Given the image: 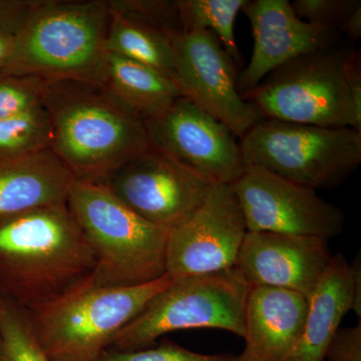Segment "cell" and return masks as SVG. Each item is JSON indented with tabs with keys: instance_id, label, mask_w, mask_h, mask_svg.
Returning <instances> with one entry per match:
<instances>
[{
	"instance_id": "1",
	"label": "cell",
	"mask_w": 361,
	"mask_h": 361,
	"mask_svg": "<svg viewBox=\"0 0 361 361\" xmlns=\"http://www.w3.org/2000/svg\"><path fill=\"white\" fill-rule=\"evenodd\" d=\"M96 258L68 201L0 220V294L26 310L89 280Z\"/></svg>"
},
{
	"instance_id": "2",
	"label": "cell",
	"mask_w": 361,
	"mask_h": 361,
	"mask_svg": "<svg viewBox=\"0 0 361 361\" xmlns=\"http://www.w3.org/2000/svg\"><path fill=\"white\" fill-rule=\"evenodd\" d=\"M42 106L51 125V151L73 179L104 184L118 169L151 148L146 123L99 85L51 82Z\"/></svg>"
},
{
	"instance_id": "3",
	"label": "cell",
	"mask_w": 361,
	"mask_h": 361,
	"mask_svg": "<svg viewBox=\"0 0 361 361\" xmlns=\"http://www.w3.org/2000/svg\"><path fill=\"white\" fill-rule=\"evenodd\" d=\"M109 23L108 1L35 0L14 33L13 54L1 73L49 84L97 85Z\"/></svg>"
},
{
	"instance_id": "4",
	"label": "cell",
	"mask_w": 361,
	"mask_h": 361,
	"mask_svg": "<svg viewBox=\"0 0 361 361\" xmlns=\"http://www.w3.org/2000/svg\"><path fill=\"white\" fill-rule=\"evenodd\" d=\"M68 206L96 258L90 277L99 287H133L166 273L171 229L152 224L97 183L73 180Z\"/></svg>"
},
{
	"instance_id": "5",
	"label": "cell",
	"mask_w": 361,
	"mask_h": 361,
	"mask_svg": "<svg viewBox=\"0 0 361 361\" xmlns=\"http://www.w3.org/2000/svg\"><path fill=\"white\" fill-rule=\"evenodd\" d=\"M173 278L133 287H99L90 278L54 302L27 310L40 348L51 361H97L115 337Z\"/></svg>"
},
{
	"instance_id": "6",
	"label": "cell",
	"mask_w": 361,
	"mask_h": 361,
	"mask_svg": "<svg viewBox=\"0 0 361 361\" xmlns=\"http://www.w3.org/2000/svg\"><path fill=\"white\" fill-rule=\"evenodd\" d=\"M246 167H259L295 184L334 189L361 163V132L264 120L240 140Z\"/></svg>"
},
{
	"instance_id": "7",
	"label": "cell",
	"mask_w": 361,
	"mask_h": 361,
	"mask_svg": "<svg viewBox=\"0 0 361 361\" xmlns=\"http://www.w3.org/2000/svg\"><path fill=\"white\" fill-rule=\"evenodd\" d=\"M250 286L236 269L173 280L111 342L118 351L151 348L169 332L219 329L244 338Z\"/></svg>"
},
{
	"instance_id": "8",
	"label": "cell",
	"mask_w": 361,
	"mask_h": 361,
	"mask_svg": "<svg viewBox=\"0 0 361 361\" xmlns=\"http://www.w3.org/2000/svg\"><path fill=\"white\" fill-rule=\"evenodd\" d=\"M348 52L334 45L298 56L271 71L243 99L266 120L361 132L344 75Z\"/></svg>"
},
{
	"instance_id": "9",
	"label": "cell",
	"mask_w": 361,
	"mask_h": 361,
	"mask_svg": "<svg viewBox=\"0 0 361 361\" xmlns=\"http://www.w3.org/2000/svg\"><path fill=\"white\" fill-rule=\"evenodd\" d=\"M247 232L232 185L215 183L194 213L170 230L166 273L180 279L234 269Z\"/></svg>"
},
{
	"instance_id": "10",
	"label": "cell",
	"mask_w": 361,
	"mask_h": 361,
	"mask_svg": "<svg viewBox=\"0 0 361 361\" xmlns=\"http://www.w3.org/2000/svg\"><path fill=\"white\" fill-rule=\"evenodd\" d=\"M174 82L183 97L224 123L240 140L264 120L240 94L236 65L213 32H174Z\"/></svg>"
},
{
	"instance_id": "11",
	"label": "cell",
	"mask_w": 361,
	"mask_h": 361,
	"mask_svg": "<svg viewBox=\"0 0 361 361\" xmlns=\"http://www.w3.org/2000/svg\"><path fill=\"white\" fill-rule=\"evenodd\" d=\"M250 232L329 239L344 229L343 211L311 188L259 167H246L232 184Z\"/></svg>"
},
{
	"instance_id": "12",
	"label": "cell",
	"mask_w": 361,
	"mask_h": 361,
	"mask_svg": "<svg viewBox=\"0 0 361 361\" xmlns=\"http://www.w3.org/2000/svg\"><path fill=\"white\" fill-rule=\"evenodd\" d=\"M145 123L152 148L211 183L232 185L243 175L245 165L236 137L186 97Z\"/></svg>"
},
{
	"instance_id": "13",
	"label": "cell",
	"mask_w": 361,
	"mask_h": 361,
	"mask_svg": "<svg viewBox=\"0 0 361 361\" xmlns=\"http://www.w3.org/2000/svg\"><path fill=\"white\" fill-rule=\"evenodd\" d=\"M214 183L149 148L106 183L111 193L152 224L172 229L201 205Z\"/></svg>"
},
{
	"instance_id": "14",
	"label": "cell",
	"mask_w": 361,
	"mask_h": 361,
	"mask_svg": "<svg viewBox=\"0 0 361 361\" xmlns=\"http://www.w3.org/2000/svg\"><path fill=\"white\" fill-rule=\"evenodd\" d=\"M332 256L325 239L248 231L235 269L250 288L283 289L308 299Z\"/></svg>"
},
{
	"instance_id": "15",
	"label": "cell",
	"mask_w": 361,
	"mask_h": 361,
	"mask_svg": "<svg viewBox=\"0 0 361 361\" xmlns=\"http://www.w3.org/2000/svg\"><path fill=\"white\" fill-rule=\"evenodd\" d=\"M242 11L250 21L254 39L250 61L237 78L242 97L284 63L334 47L341 35L301 20L288 0H247Z\"/></svg>"
},
{
	"instance_id": "16",
	"label": "cell",
	"mask_w": 361,
	"mask_h": 361,
	"mask_svg": "<svg viewBox=\"0 0 361 361\" xmlns=\"http://www.w3.org/2000/svg\"><path fill=\"white\" fill-rule=\"evenodd\" d=\"M308 299L283 289L254 287L249 291L245 348L236 361H286L302 330Z\"/></svg>"
},
{
	"instance_id": "17",
	"label": "cell",
	"mask_w": 361,
	"mask_h": 361,
	"mask_svg": "<svg viewBox=\"0 0 361 361\" xmlns=\"http://www.w3.org/2000/svg\"><path fill=\"white\" fill-rule=\"evenodd\" d=\"M353 299L350 264L341 253H337L308 298L300 336L286 361H324L342 319L353 310Z\"/></svg>"
},
{
	"instance_id": "18",
	"label": "cell",
	"mask_w": 361,
	"mask_h": 361,
	"mask_svg": "<svg viewBox=\"0 0 361 361\" xmlns=\"http://www.w3.org/2000/svg\"><path fill=\"white\" fill-rule=\"evenodd\" d=\"M73 175L51 149L0 161V220L68 201Z\"/></svg>"
},
{
	"instance_id": "19",
	"label": "cell",
	"mask_w": 361,
	"mask_h": 361,
	"mask_svg": "<svg viewBox=\"0 0 361 361\" xmlns=\"http://www.w3.org/2000/svg\"><path fill=\"white\" fill-rule=\"evenodd\" d=\"M97 85L144 122L183 97L174 80L148 66L106 51Z\"/></svg>"
},
{
	"instance_id": "20",
	"label": "cell",
	"mask_w": 361,
	"mask_h": 361,
	"mask_svg": "<svg viewBox=\"0 0 361 361\" xmlns=\"http://www.w3.org/2000/svg\"><path fill=\"white\" fill-rule=\"evenodd\" d=\"M172 32L142 16L110 7L106 51L155 68L174 80Z\"/></svg>"
},
{
	"instance_id": "21",
	"label": "cell",
	"mask_w": 361,
	"mask_h": 361,
	"mask_svg": "<svg viewBox=\"0 0 361 361\" xmlns=\"http://www.w3.org/2000/svg\"><path fill=\"white\" fill-rule=\"evenodd\" d=\"M247 0H178L175 1L180 32L209 30L234 61L241 63V54L235 40L234 25Z\"/></svg>"
},
{
	"instance_id": "22",
	"label": "cell",
	"mask_w": 361,
	"mask_h": 361,
	"mask_svg": "<svg viewBox=\"0 0 361 361\" xmlns=\"http://www.w3.org/2000/svg\"><path fill=\"white\" fill-rule=\"evenodd\" d=\"M51 125L44 106L0 118V161L51 149Z\"/></svg>"
},
{
	"instance_id": "23",
	"label": "cell",
	"mask_w": 361,
	"mask_h": 361,
	"mask_svg": "<svg viewBox=\"0 0 361 361\" xmlns=\"http://www.w3.org/2000/svg\"><path fill=\"white\" fill-rule=\"evenodd\" d=\"M2 361H51L33 334L27 310L0 294Z\"/></svg>"
},
{
	"instance_id": "24",
	"label": "cell",
	"mask_w": 361,
	"mask_h": 361,
	"mask_svg": "<svg viewBox=\"0 0 361 361\" xmlns=\"http://www.w3.org/2000/svg\"><path fill=\"white\" fill-rule=\"evenodd\" d=\"M49 82L33 77L7 75L0 71V118L42 106Z\"/></svg>"
},
{
	"instance_id": "25",
	"label": "cell",
	"mask_w": 361,
	"mask_h": 361,
	"mask_svg": "<svg viewBox=\"0 0 361 361\" xmlns=\"http://www.w3.org/2000/svg\"><path fill=\"white\" fill-rule=\"evenodd\" d=\"M361 4L360 0H295L291 2L297 16L311 25L341 33V25Z\"/></svg>"
},
{
	"instance_id": "26",
	"label": "cell",
	"mask_w": 361,
	"mask_h": 361,
	"mask_svg": "<svg viewBox=\"0 0 361 361\" xmlns=\"http://www.w3.org/2000/svg\"><path fill=\"white\" fill-rule=\"evenodd\" d=\"M97 361H236L231 355H202L173 342L133 351L108 349Z\"/></svg>"
},
{
	"instance_id": "27",
	"label": "cell",
	"mask_w": 361,
	"mask_h": 361,
	"mask_svg": "<svg viewBox=\"0 0 361 361\" xmlns=\"http://www.w3.org/2000/svg\"><path fill=\"white\" fill-rule=\"evenodd\" d=\"M329 361H361V322L353 327L339 329L327 349Z\"/></svg>"
},
{
	"instance_id": "28",
	"label": "cell",
	"mask_w": 361,
	"mask_h": 361,
	"mask_svg": "<svg viewBox=\"0 0 361 361\" xmlns=\"http://www.w3.org/2000/svg\"><path fill=\"white\" fill-rule=\"evenodd\" d=\"M35 0H0V30L14 35Z\"/></svg>"
},
{
	"instance_id": "29",
	"label": "cell",
	"mask_w": 361,
	"mask_h": 361,
	"mask_svg": "<svg viewBox=\"0 0 361 361\" xmlns=\"http://www.w3.org/2000/svg\"><path fill=\"white\" fill-rule=\"evenodd\" d=\"M344 75L356 113L361 116V59L358 49L349 51L344 61Z\"/></svg>"
},
{
	"instance_id": "30",
	"label": "cell",
	"mask_w": 361,
	"mask_h": 361,
	"mask_svg": "<svg viewBox=\"0 0 361 361\" xmlns=\"http://www.w3.org/2000/svg\"><path fill=\"white\" fill-rule=\"evenodd\" d=\"M341 35H345L351 42H356L361 37V4L344 21L341 27Z\"/></svg>"
},
{
	"instance_id": "31",
	"label": "cell",
	"mask_w": 361,
	"mask_h": 361,
	"mask_svg": "<svg viewBox=\"0 0 361 361\" xmlns=\"http://www.w3.org/2000/svg\"><path fill=\"white\" fill-rule=\"evenodd\" d=\"M353 272V284H355V299H353V310L357 316L358 322H361V263L360 255L356 256L355 261L350 264Z\"/></svg>"
},
{
	"instance_id": "32",
	"label": "cell",
	"mask_w": 361,
	"mask_h": 361,
	"mask_svg": "<svg viewBox=\"0 0 361 361\" xmlns=\"http://www.w3.org/2000/svg\"><path fill=\"white\" fill-rule=\"evenodd\" d=\"M14 35L0 30V71L6 68L13 54Z\"/></svg>"
},
{
	"instance_id": "33",
	"label": "cell",
	"mask_w": 361,
	"mask_h": 361,
	"mask_svg": "<svg viewBox=\"0 0 361 361\" xmlns=\"http://www.w3.org/2000/svg\"><path fill=\"white\" fill-rule=\"evenodd\" d=\"M0 361H2V348H1V341H0Z\"/></svg>"
}]
</instances>
